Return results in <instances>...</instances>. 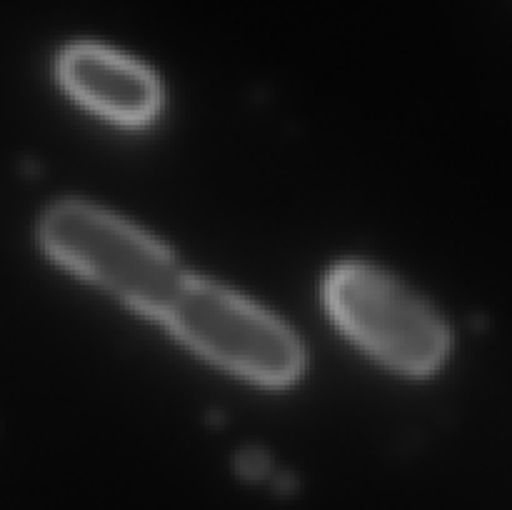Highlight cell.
I'll return each instance as SVG.
<instances>
[{"label":"cell","instance_id":"cell-2","mask_svg":"<svg viewBox=\"0 0 512 510\" xmlns=\"http://www.w3.org/2000/svg\"><path fill=\"white\" fill-rule=\"evenodd\" d=\"M163 320L195 353L253 383L278 388L303 373V348L280 320L208 280L185 278Z\"/></svg>","mask_w":512,"mask_h":510},{"label":"cell","instance_id":"cell-4","mask_svg":"<svg viewBox=\"0 0 512 510\" xmlns=\"http://www.w3.org/2000/svg\"><path fill=\"white\" fill-rule=\"evenodd\" d=\"M58 75L78 103L120 125H143L160 110V85L148 68L98 45L60 55Z\"/></svg>","mask_w":512,"mask_h":510},{"label":"cell","instance_id":"cell-1","mask_svg":"<svg viewBox=\"0 0 512 510\" xmlns=\"http://www.w3.org/2000/svg\"><path fill=\"white\" fill-rule=\"evenodd\" d=\"M53 260L130 308L160 318L188 275L158 240L88 203H60L40 223Z\"/></svg>","mask_w":512,"mask_h":510},{"label":"cell","instance_id":"cell-3","mask_svg":"<svg viewBox=\"0 0 512 510\" xmlns=\"http://www.w3.org/2000/svg\"><path fill=\"white\" fill-rule=\"evenodd\" d=\"M325 305L340 330L388 368L428 375L448 358L443 320L380 270L360 263L335 268L325 283Z\"/></svg>","mask_w":512,"mask_h":510},{"label":"cell","instance_id":"cell-5","mask_svg":"<svg viewBox=\"0 0 512 510\" xmlns=\"http://www.w3.org/2000/svg\"><path fill=\"white\" fill-rule=\"evenodd\" d=\"M265 468H268V458H265L263 453L250 450V453H243V458H240V470H243V473L260 475Z\"/></svg>","mask_w":512,"mask_h":510}]
</instances>
